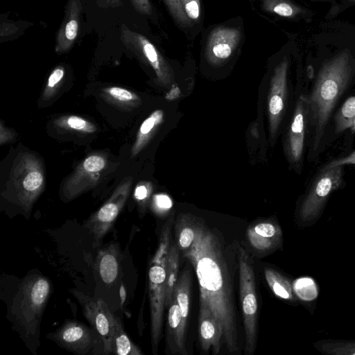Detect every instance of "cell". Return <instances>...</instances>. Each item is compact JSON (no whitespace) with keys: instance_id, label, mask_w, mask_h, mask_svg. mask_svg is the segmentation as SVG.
<instances>
[{"instance_id":"4dcf8cb0","label":"cell","mask_w":355,"mask_h":355,"mask_svg":"<svg viewBox=\"0 0 355 355\" xmlns=\"http://www.w3.org/2000/svg\"><path fill=\"white\" fill-rule=\"evenodd\" d=\"M67 126L71 129L86 132H93L95 131V127L79 116H71L67 120Z\"/></svg>"},{"instance_id":"8992f818","label":"cell","mask_w":355,"mask_h":355,"mask_svg":"<svg viewBox=\"0 0 355 355\" xmlns=\"http://www.w3.org/2000/svg\"><path fill=\"white\" fill-rule=\"evenodd\" d=\"M48 337L60 347L76 354H104V345L99 334L93 327L78 321H66Z\"/></svg>"},{"instance_id":"d4e9b609","label":"cell","mask_w":355,"mask_h":355,"mask_svg":"<svg viewBox=\"0 0 355 355\" xmlns=\"http://www.w3.org/2000/svg\"><path fill=\"white\" fill-rule=\"evenodd\" d=\"M173 221L169 219L163 225L160 232L157 249L151 259V261L166 266V259L172 245V229Z\"/></svg>"},{"instance_id":"4316f807","label":"cell","mask_w":355,"mask_h":355,"mask_svg":"<svg viewBox=\"0 0 355 355\" xmlns=\"http://www.w3.org/2000/svg\"><path fill=\"white\" fill-rule=\"evenodd\" d=\"M187 218L178 222L175 226L176 243L182 252L186 251L191 247L196 236L194 219L187 220Z\"/></svg>"},{"instance_id":"ffe728a7","label":"cell","mask_w":355,"mask_h":355,"mask_svg":"<svg viewBox=\"0 0 355 355\" xmlns=\"http://www.w3.org/2000/svg\"><path fill=\"white\" fill-rule=\"evenodd\" d=\"M180 248L176 242L172 243L166 263V302L165 306L168 307L172 299L174 288L178 280L180 267Z\"/></svg>"},{"instance_id":"5bb4252c","label":"cell","mask_w":355,"mask_h":355,"mask_svg":"<svg viewBox=\"0 0 355 355\" xmlns=\"http://www.w3.org/2000/svg\"><path fill=\"white\" fill-rule=\"evenodd\" d=\"M81 10L80 0L68 1L64 17L56 37L55 52L65 53L72 47L78 35Z\"/></svg>"},{"instance_id":"8fae6325","label":"cell","mask_w":355,"mask_h":355,"mask_svg":"<svg viewBox=\"0 0 355 355\" xmlns=\"http://www.w3.org/2000/svg\"><path fill=\"white\" fill-rule=\"evenodd\" d=\"M125 191L114 193L84 225L98 245L111 229L126 199Z\"/></svg>"},{"instance_id":"9a60e30c","label":"cell","mask_w":355,"mask_h":355,"mask_svg":"<svg viewBox=\"0 0 355 355\" xmlns=\"http://www.w3.org/2000/svg\"><path fill=\"white\" fill-rule=\"evenodd\" d=\"M166 324L167 349L173 354H187L185 347V330L182 327L180 308L173 297L168 305Z\"/></svg>"},{"instance_id":"f1b7e54d","label":"cell","mask_w":355,"mask_h":355,"mask_svg":"<svg viewBox=\"0 0 355 355\" xmlns=\"http://www.w3.org/2000/svg\"><path fill=\"white\" fill-rule=\"evenodd\" d=\"M174 19L181 26H188L190 21L187 17L180 0H164Z\"/></svg>"},{"instance_id":"83f0119b","label":"cell","mask_w":355,"mask_h":355,"mask_svg":"<svg viewBox=\"0 0 355 355\" xmlns=\"http://www.w3.org/2000/svg\"><path fill=\"white\" fill-rule=\"evenodd\" d=\"M263 8L266 10L276 15L291 17L297 13V8L286 0H263Z\"/></svg>"},{"instance_id":"6da1fadb","label":"cell","mask_w":355,"mask_h":355,"mask_svg":"<svg viewBox=\"0 0 355 355\" xmlns=\"http://www.w3.org/2000/svg\"><path fill=\"white\" fill-rule=\"evenodd\" d=\"M196 236L183 252L193 268L199 285V315L210 313L216 320L223 345L230 354L240 351L238 315L234 292L237 269L236 250L227 245L216 229L194 219Z\"/></svg>"},{"instance_id":"f35d334b","label":"cell","mask_w":355,"mask_h":355,"mask_svg":"<svg viewBox=\"0 0 355 355\" xmlns=\"http://www.w3.org/2000/svg\"><path fill=\"white\" fill-rule=\"evenodd\" d=\"M349 128L352 132L355 133V118L354 119L353 122Z\"/></svg>"},{"instance_id":"603a6c76","label":"cell","mask_w":355,"mask_h":355,"mask_svg":"<svg viewBox=\"0 0 355 355\" xmlns=\"http://www.w3.org/2000/svg\"><path fill=\"white\" fill-rule=\"evenodd\" d=\"M164 112L161 110L154 111L141 123L137 134L135 144L132 148V155H136L145 145L153 132L162 123Z\"/></svg>"},{"instance_id":"d6986e66","label":"cell","mask_w":355,"mask_h":355,"mask_svg":"<svg viewBox=\"0 0 355 355\" xmlns=\"http://www.w3.org/2000/svg\"><path fill=\"white\" fill-rule=\"evenodd\" d=\"M118 250L113 245H110L98 253L97 258L98 272L101 279L106 284H112L118 277Z\"/></svg>"},{"instance_id":"44dd1931","label":"cell","mask_w":355,"mask_h":355,"mask_svg":"<svg viewBox=\"0 0 355 355\" xmlns=\"http://www.w3.org/2000/svg\"><path fill=\"white\" fill-rule=\"evenodd\" d=\"M112 354L117 355H141V349L130 339L122 322L115 315Z\"/></svg>"},{"instance_id":"7c38bea8","label":"cell","mask_w":355,"mask_h":355,"mask_svg":"<svg viewBox=\"0 0 355 355\" xmlns=\"http://www.w3.org/2000/svg\"><path fill=\"white\" fill-rule=\"evenodd\" d=\"M288 62L284 58L275 69L268 97V112L272 133L277 129L284 110L286 96L287 72Z\"/></svg>"},{"instance_id":"7a4b0ae2","label":"cell","mask_w":355,"mask_h":355,"mask_svg":"<svg viewBox=\"0 0 355 355\" xmlns=\"http://www.w3.org/2000/svg\"><path fill=\"white\" fill-rule=\"evenodd\" d=\"M354 62L343 51L321 67L313 88L307 97L309 117L314 129L313 148L316 150L323 137L331 113L352 78Z\"/></svg>"},{"instance_id":"277c9868","label":"cell","mask_w":355,"mask_h":355,"mask_svg":"<svg viewBox=\"0 0 355 355\" xmlns=\"http://www.w3.org/2000/svg\"><path fill=\"white\" fill-rule=\"evenodd\" d=\"M236 255L239 295L245 331L244 353L253 354L257 347L258 302L254 261L249 252L239 241L233 242Z\"/></svg>"},{"instance_id":"4fadbf2b","label":"cell","mask_w":355,"mask_h":355,"mask_svg":"<svg viewBox=\"0 0 355 355\" xmlns=\"http://www.w3.org/2000/svg\"><path fill=\"white\" fill-rule=\"evenodd\" d=\"M309 116L307 96H302L295 107L288 135V150L291 160L299 163L304 152L306 122Z\"/></svg>"},{"instance_id":"7402d4cb","label":"cell","mask_w":355,"mask_h":355,"mask_svg":"<svg viewBox=\"0 0 355 355\" xmlns=\"http://www.w3.org/2000/svg\"><path fill=\"white\" fill-rule=\"evenodd\" d=\"M264 273L268 285L276 296L288 301L295 300L293 286L288 279L270 268H266Z\"/></svg>"},{"instance_id":"ab89813d","label":"cell","mask_w":355,"mask_h":355,"mask_svg":"<svg viewBox=\"0 0 355 355\" xmlns=\"http://www.w3.org/2000/svg\"><path fill=\"white\" fill-rule=\"evenodd\" d=\"M121 0H107V2H109L111 4H116L119 3Z\"/></svg>"},{"instance_id":"3957f363","label":"cell","mask_w":355,"mask_h":355,"mask_svg":"<svg viewBox=\"0 0 355 355\" xmlns=\"http://www.w3.org/2000/svg\"><path fill=\"white\" fill-rule=\"evenodd\" d=\"M51 284L39 275L26 277L16 293L11 306V315L21 338L31 349H37L40 324L47 300Z\"/></svg>"},{"instance_id":"e575fe53","label":"cell","mask_w":355,"mask_h":355,"mask_svg":"<svg viewBox=\"0 0 355 355\" xmlns=\"http://www.w3.org/2000/svg\"><path fill=\"white\" fill-rule=\"evenodd\" d=\"M135 10L145 15H151L152 7L149 0H131Z\"/></svg>"},{"instance_id":"d590c367","label":"cell","mask_w":355,"mask_h":355,"mask_svg":"<svg viewBox=\"0 0 355 355\" xmlns=\"http://www.w3.org/2000/svg\"><path fill=\"white\" fill-rule=\"evenodd\" d=\"M64 70L62 67H58L55 69L48 79L47 86L49 88L54 87L63 78Z\"/></svg>"},{"instance_id":"8d00e7d4","label":"cell","mask_w":355,"mask_h":355,"mask_svg":"<svg viewBox=\"0 0 355 355\" xmlns=\"http://www.w3.org/2000/svg\"><path fill=\"white\" fill-rule=\"evenodd\" d=\"M345 164H355V152L352 153L346 157L331 161L327 164L324 168L344 166Z\"/></svg>"},{"instance_id":"74e56055","label":"cell","mask_w":355,"mask_h":355,"mask_svg":"<svg viewBox=\"0 0 355 355\" xmlns=\"http://www.w3.org/2000/svg\"><path fill=\"white\" fill-rule=\"evenodd\" d=\"M148 196V189L144 185L138 186L135 191V197L138 200H144Z\"/></svg>"},{"instance_id":"30bf717a","label":"cell","mask_w":355,"mask_h":355,"mask_svg":"<svg viewBox=\"0 0 355 355\" xmlns=\"http://www.w3.org/2000/svg\"><path fill=\"white\" fill-rule=\"evenodd\" d=\"M241 39V32L236 27L219 26L212 30L207 39L205 55L212 64L227 60L234 53Z\"/></svg>"},{"instance_id":"836d02e7","label":"cell","mask_w":355,"mask_h":355,"mask_svg":"<svg viewBox=\"0 0 355 355\" xmlns=\"http://www.w3.org/2000/svg\"><path fill=\"white\" fill-rule=\"evenodd\" d=\"M154 206L159 212L168 210L172 207L171 198L165 194H157L154 197Z\"/></svg>"},{"instance_id":"52a82bcc","label":"cell","mask_w":355,"mask_h":355,"mask_svg":"<svg viewBox=\"0 0 355 355\" xmlns=\"http://www.w3.org/2000/svg\"><path fill=\"white\" fill-rule=\"evenodd\" d=\"M148 292L150 309L152 351L157 354L161 340L166 302L165 266L150 261L148 270Z\"/></svg>"},{"instance_id":"5b68a950","label":"cell","mask_w":355,"mask_h":355,"mask_svg":"<svg viewBox=\"0 0 355 355\" xmlns=\"http://www.w3.org/2000/svg\"><path fill=\"white\" fill-rule=\"evenodd\" d=\"M343 166L324 167L301 204L299 218L302 224L309 226L317 220L330 194L342 184Z\"/></svg>"},{"instance_id":"484cf974","label":"cell","mask_w":355,"mask_h":355,"mask_svg":"<svg viewBox=\"0 0 355 355\" xmlns=\"http://www.w3.org/2000/svg\"><path fill=\"white\" fill-rule=\"evenodd\" d=\"M355 118V96L348 98L335 115L336 131L342 132L351 126Z\"/></svg>"},{"instance_id":"ac0fdd59","label":"cell","mask_w":355,"mask_h":355,"mask_svg":"<svg viewBox=\"0 0 355 355\" xmlns=\"http://www.w3.org/2000/svg\"><path fill=\"white\" fill-rule=\"evenodd\" d=\"M192 285V276L189 268L185 267L178 277V282L174 288L173 297L175 298L180 308L182 327L186 331V327L189 312L191 292Z\"/></svg>"},{"instance_id":"e0dca14e","label":"cell","mask_w":355,"mask_h":355,"mask_svg":"<svg viewBox=\"0 0 355 355\" xmlns=\"http://www.w3.org/2000/svg\"><path fill=\"white\" fill-rule=\"evenodd\" d=\"M198 335L202 351L207 353L211 349L214 355L220 353L223 345L222 335L211 314L198 315Z\"/></svg>"},{"instance_id":"cb8c5ba5","label":"cell","mask_w":355,"mask_h":355,"mask_svg":"<svg viewBox=\"0 0 355 355\" xmlns=\"http://www.w3.org/2000/svg\"><path fill=\"white\" fill-rule=\"evenodd\" d=\"M314 347L323 354L355 355L354 340H322L316 342Z\"/></svg>"},{"instance_id":"2e32d148","label":"cell","mask_w":355,"mask_h":355,"mask_svg":"<svg viewBox=\"0 0 355 355\" xmlns=\"http://www.w3.org/2000/svg\"><path fill=\"white\" fill-rule=\"evenodd\" d=\"M247 236L254 249L270 250L281 244L282 232L277 223L263 222L250 227L247 230Z\"/></svg>"},{"instance_id":"1f68e13d","label":"cell","mask_w":355,"mask_h":355,"mask_svg":"<svg viewBox=\"0 0 355 355\" xmlns=\"http://www.w3.org/2000/svg\"><path fill=\"white\" fill-rule=\"evenodd\" d=\"M106 162L101 156L92 155L83 162V168L86 171L95 173L101 171L105 166Z\"/></svg>"},{"instance_id":"ba28073f","label":"cell","mask_w":355,"mask_h":355,"mask_svg":"<svg viewBox=\"0 0 355 355\" xmlns=\"http://www.w3.org/2000/svg\"><path fill=\"white\" fill-rule=\"evenodd\" d=\"M73 294L81 304L84 316L101 336L104 354H112L115 315L102 299H94L76 291Z\"/></svg>"},{"instance_id":"d6a6232c","label":"cell","mask_w":355,"mask_h":355,"mask_svg":"<svg viewBox=\"0 0 355 355\" xmlns=\"http://www.w3.org/2000/svg\"><path fill=\"white\" fill-rule=\"evenodd\" d=\"M105 92L113 98L119 101H130L134 100L136 97L135 94L130 91L119 87H109L106 89Z\"/></svg>"},{"instance_id":"f546056e","label":"cell","mask_w":355,"mask_h":355,"mask_svg":"<svg viewBox=\"0 0 355 355\" xmlns=\"http://www.w3.org/2000/svg\"><path fill=\"white\" fill-rule=\"evenodd\" d=\"M180 1L189 21L198 20L201 11L200 0H180Z\"/></svg>"},{"instance_id":"9c48e42d","label":"cell","mask_w":355,"mask_h":355,"mask_svg":"<svg viewBox=\"0 0 355 355\" xmlns=\"http://www.w3.org/2000/svg\"><path fill=\"white\" fill-rule=\"evenodd\" d=\"M121 40L127 49L144 60L154 69L157 76H166V64L156 46L144 35L121 26Z\"/></svg>"}]
</instances>
